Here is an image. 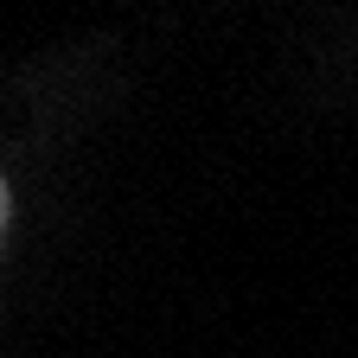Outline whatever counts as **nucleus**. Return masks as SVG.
<instances>
[{"label": "nucleus", "instance_id": "nucleus-1", "mask_svg": "<svg viewBox=\"0 0 358 358\" xmlns=\"http://www.w3.org/2000/svg\"><path fill=\"white\" fill-rule=\"evenodd\" d=\"M7 211H13V199H7V179H0V237H7Z\"/></svg>", "mask_w": 358, "mask_h": 358}]
</instances>
